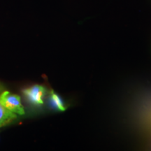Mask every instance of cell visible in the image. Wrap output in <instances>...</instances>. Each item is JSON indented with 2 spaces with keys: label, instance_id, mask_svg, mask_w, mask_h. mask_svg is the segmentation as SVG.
Returning <instances> with one entry per match:
<instances>
[{
  "label": "cell",
  "instance_id": "6da1fadb",
  "mask_svg": "<svg viewBox=\"0 0 151 151\" xmlns=\"http://www.w3.org/2000/svg\"><path fill=\"white\" fill-rule=\"evenodd\" d=\"M0 104L11 112L22 116L24 109L21 104L20 96L12 94L9 91L4 92L0 95Z\"/></svg>",
  "mask_w": 151,
  "mask_h": 151
},
{
  "label": "cell",
  "instance_id": "7a4b0ae2",
  "mask_svg": "<svg viewBox=\"0 0 151 151\" xmlns=\"http://www.w3.org/2000/svg\"><path fill=\"white\" fill-rule=\"evenodd\" d=\"M22 92L30 103L34 105L39 106L43 104V99L46 95V89L41 85H35L24 89Z\"/></svg>",
  "mask_w": 151,
  "mask_h": 151
},
{
  "label": "cell",
  "instance_id": "3957f363",
  "mask_svg": "<svg viewBox=\"0 0 151 151\" xmlns=\"http://www.w3.org/2000/svg\"><path fill=\"white\" fill-rule=\"evenodd\" d=\"M17 118L16 113L9 111L0 104V127L10 124Z\"/></svg>",
  "mask_w": 151,
  "mask_h": 151
},
{
  "label": "cell",
  "instance_id": "277c9868",
  "mask_svg": "<svg viewBox=\"0 0 151 151\" xmlns=\"http://www.w3.org/2000/svg\"><path fill=\"white\" fill-rule=\"evenodd\" d=\"M50 104L52 108L55 110L64 111L67 109V106L62 98L52 90L50 92Z\"/></svg>",
  "mask_w": 151,
  "mask_h": 151
}]
</instances>
